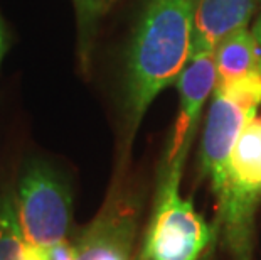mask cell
<instances>
[{"mask_svg": "<svg viewBox=\"0 0 261 260\" xmlns=\"http://www.w3.org/2000/svg\"><path fill=\"white\" fill-rule=\"evenodd\" d=\"M194 2L150 0L126 56L125 112L128 140L164 88L179 80L191 58Z\"/></svg>", "mask_w": 261, "mask_h": 260, "instance_id": "1", "label": "cell"}, {"mask_svg": "<svg viewBox=\"0 0 261 260\" xmlns=\"http://www.w3.org/2000/svg\"><path fill=\"white\" fill-rule=\"evenodd\" d=\"M218 200L216 231L232 260H251L254 211L261 201V117L244 125L231 152L227 179Z\"/></svg>", "mask_w": 261, "mask_h": 260, "instance_id": "2", "label": "cell"}, {"mask_svg": "<svg viewBox=\"0 0 261 260\" xmlns=\"http://www.w3.org/2000/svg\"><path fill=\"white\" fill-rule=\"evenodd\" d=\"M182 176L159 178L153 217L137 260H199L216 231L179 196Z\"/></svg>", "mask_w": 261, "mask_h": 260, "instance_id": "3", "label": "cell"}, {"mask_svg": "<svg viewBox=\"0 0 261 260\" xmlns=\"http://www.w3.org/2000/svg\"><path fill=\"white\" fill-rule=\"evenodd\" d=\"M15 211L29 247L49 250L66 240L71 225V193L47 162H31L19 181Z\"/></svg>", "mask_w": 261, "mask_h": 260, "instance_id": "4", "label": "cell"}, {"mask_svg": "<svg viewBox=\"0 0 261 260\" xmlns=\"http://www.w3.org/2000/svg\"><path fill=\"white\" fill-rule=\"evenodd\" d=\"M180 93V107L167 156L164 160L162 174H180L184 169L189 149L196 135L197 122L209 93L216 86L214 51L196 54L189 59L184 71L177 80Z\"/></svg>", "mask_w": 261, "mask_h": 260, "instance_id": "5", "label": "cell"}, {"mask_svg": "<svg viewBox=\"0 0 261 260\" xmlns=\"http://www.w3.org/2000/svg\"><path fill=\"white\" fill-rule=\"evenodd\" d=\"M256 117V108L243 105L234 98L214 90L207 124L202 139V168L211 176L214 195L218 196L226 184L231 152L241 130Z\"/></svg>", "mask_w": 261, "mask_h": 260, "instance_id": "6", "label": "cell"}, {"mask_svg": "<svg viewBox=\"0 0 261 260\" xmlns=\"http://www.w3.org/2000/svg\"><path fill=\"white\" fill-rule=\"evenodd\" d=\"M137 235V206L112 198L74 243L76 260H130Z\"/></svg>", "mask_w": 261, "mask_h": 260, "instance_id": "7", "label": "cell"}, {"mask_svg": "<svg viewBox=\"0 0 261 260\" xmlns=\"http://www.w3.org/2000/svg\"><path fill=\"white\" fill-rule=\"evenodd\" d=\"M256 4L258 0H196L191 58L214 51L227 36L248 27Z\"/></svg>", "mask_w": 261, "mask_h": 260, "instance_id": "8", "label": "cell"}, {"mask_svg": "<svg viewBox=\"0 0 261 260\" xmlns=\"http://www.w3.org/2000/svg\"><path fill=\"white\" fill-rule=\"evenodd\" d=\"M216 83H229L261 73V17L253 31L232 32L214 49Z\"/></svg>", "mask_w": 261, "mask_h": 260, "instance_id": "9", "label": "cell"}, {"mask_svg": "<svg viewBox=\"0 0 261 260\" xmlns=\"http://www.w3.org/2000/svg\"><path fill=\"white\" fill-rule=\"evenodd\" d=\"M27 243L22 235L15 201L10 195L0 196V260H22Z\"/></svg>", "mask_w": 261, "mask_h": 260, "instance_id": "10", "label": "cell"}, {"mask_svg": "<svg viewBox=\"0 0 261 260\" xmlns=\"http://www.w3.org/2000/svg\"><path fill=\"white\" fill-rule=\"evenodd\" d=\"M112 2L113 0H74L83 39H86L88 32H90L93 24Z\"/></svg>", "mask_w": 261, "mask_h": 260, "instance_id": "11", "label": "cell"}, {"mask_svg": "<svg viewBox=\"0 0 261 260\" xmlns=\"http://www.w3.org/2000/svg\"><path fill=\"white\" fill-rule=\"evenodd\" d=\"M46 260H76V248L74 243L68 240L58 243L53 248L46 250Z\"/></svg>", "mask_w": 261, "mask_h": 260, "instance_id": "12", "label": "cell"}, {"mask_svg": "<svg viewBox=\"0 0 261 260\" xmlns=\"http://www.w3.org/2000/svg\"><path fill=\"white\" fill-rule=\"evenodd\" d=\"M22 260H46V250H39V248L27 245Z\"/></svg>", "mask_w": 261, "mask_h": 260, "instance_id": "13", "label": "cell"}, {"mask_svg": "<svg viewBox=\"0 0 261 260\" xmlns=\"http://www.w3.org/2000/svg\"><path fill=\"white\" fill-rule=\"evenodd\" d=\"M4 32H2V24H0V59H2V54H4Z\"/></svg>", "mask_w": 261, "mask_h": 260, "instance_id": "14", "label": "cell"}]
</instances>
